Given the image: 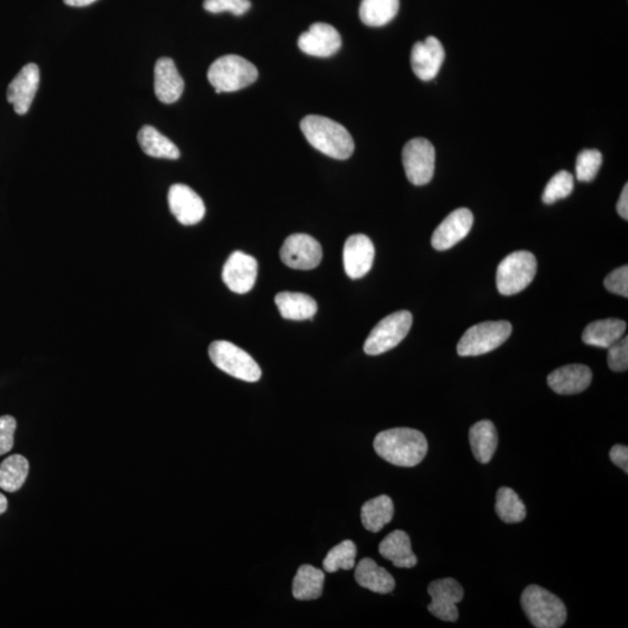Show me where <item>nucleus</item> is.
Returning <instances> with one entry per match:
<instances>
[{
    "label": "nucleus",
    "mask_w": 628,
    "mask_h": 628,
    "mask_svg": "<svg viewBox=\"0 0 628 628\" xmlns=\"http://www.w3.org/2000/svg\"><path fill=\"white\" fill-rule=\"evenodd\" d=\"M521 607L537 628H560L566 621V609L560 598L539 585H529L520 598Z\"/></svg>",
    "instance_id": "7ed1b4c3"
},
{
    "label": "nucleus",
    "mask_w": 628,
    "mask_h": 628,
    "mask_svg": "<svg viewBox=\"0 0 628 628\" xmlns=\"http://www.w3.org/2000/svg\"><path fill=\"white\" fill-rule=\"evenodd\" d=\"M357 549L353 541L346 540L329 550L322 566L325 572L336 573L338 570H350L355 566Z\"/></svg>",
    "instance_id": "2f4dec72"
},
{
    "label": "nucleus",
    "mask_w": 628,
    "mask_h": 628,
    "mask_svg": "<svg viewBox=\"0 0 628 628\" xmlns=\"http://www.w3.org/2000/svg\"><path fill=\"white\" fill-rule=\"evenodd\" d=\"M603 163L602 153L597 149L582 150L576 158V177L580 182H591L596 178Z\"/></svg>",
    "instance_id": "72a5a7b5"
},
{
    "label": "nucleus",
    "mask_w": 628,
    "mask_h": 628,
    "mask_svg": "<svg viewBox=\"0 0 628 628\" xmlns=\"http://www.w3.org/2000/svg\"><path fill=\"white\" fill-rule=\"evenodd\" d=\"M258 68L239 55L219 57L211 64L207 79L220 92H235L250 87L258 80Z\"/></svg>",
    "instance_id": "20e7f679"
},
{
    "label": "nucleus",
    "mask_w": 628,
    "mask_h": 628,
    "mask_svg": "<svg viewBox=\"0 0 628 628\" xmlns=\"http://www.w3.org/2000/svg\"><path fill=\"white\" fill-rule=\"evenodd\" d=\"M538 262L531 252L518 251L503 259L497 269L496 283L500 295H517L533 282Z\"/></svg>",
    "instance_id": "39448f33"
},
{
    "label": "nucleus",
    "mask_w": 628,
    "mask_h": 628,
    "mask_svg": "<svg viewBox=\"0 0 628 628\" xmlns=\"http://www.w3.org/2000/svg\"><path fill=\"white\" fill-rule=\"evenodd\" d=\"M16 422L11 415L0 417V456L14 448Z\"/></svg>",
    "instance_id": "4c0bfd02"
},
{
    "label": "nucleus",
    "mask_w": 628,
    "mask_h": 628,
    "mask_svg": "<svg viewBox=\"0 0 628 628\" xmlns=\"http://www.w3.org/2000/svg\"><path fill=\"white\" fill-rule=\"evenodd\" d=\"M403 166L407 179L414 186H425L432 181L435 170V149L423 138H412L403 148Z\"/></svg>",
    "instance_id": "1a4fd4ad"
},
{
    "label": "nucleus",
    "mask_w": 628,
    "mask_h": 628,
    "mask_svg": "<svg viewBox=\"0 0 628 628\" xmlns=\"http://www.w3.org/2000/svg\"><path fill=\"white\" fill-rule=\"evenodd\" d=\"M344 268L352 280L362 279L370 271L375 259L373 242L365 234H354L346 240L344 246Z\"/></svg>",
    "instance_id": "4468645a"
},
{
    "label": "nucleus",
    "mask_w": 628,
    "mask_h": 628,
    "mask_svg": "<svg viewBox=\"0 0 628 628\" xmlns=\"http://www.w3.org/2000/svg\"><path fill=\"white\" fill-rule=\"evenodd\" d=\"M604 285L607 291L615 295L628 297V267L615 269L605 277Z\"/></svg>",
    "instance_id": "e433bc0d"
},
{
    "label": "nucleus",
    "mask_w": 628,
    "mask_h": 628,
    "mask_svg": "<svg viewBox=\"0 0 628 628\" xmlns=\"http://www.w3.org/2000/svg\"><path fill=\"white\" fill-rule=\"evenodd\" d=\"M395 508L389 496L382 495L363 504L361 520L368 531L377 533L393 520Z\"/></svg>",
    "instance_id": "cd10ccee"
},
{
    "label": "nucleus",
    "mask_w": 628,
    "mask_h": 628,
    "mask_svg": "<svg viewBox=\"0 0 628 628\" xmlns=\"http://www.w3.org/2000/svg\"><path fill=\"white\" fill-rule=\"evenodd\" d=\"M355 580L362 588L376 594H390L395 582L389 572L369 557L363 558L355 569Z\"/></svg>",
    "instance_id": "4be33fe9"
},
{
    "label": "nucleus",
    "mask_w": 628,
    "mask_h": 628,
    "mask_svg": "<svg viewBox=\"0 0 628 628\" xmlns=\"http://www.w3.org/2000/svg\"><path fill=\"white\" fill-rule=\"evenodd\" d=\"M472 454L480 463L490 462L499 446V433L490 420L476 423L469 431Z\"/></svg>",
    "instance_id": "5701e85b"
},
{
    "label": "nucleus",
    "mask_w": 628,
    "mask_h": 628,
    "mask_svg": "<svg viewBox=\"0 0 628 628\" xmlns=\"http://www.w3.org/2000/svg\"><path fill=\"white\" fill-rule=\"evenodd\" d=\"M432 602L428 611L440 621L454 623L459 619L458 605L462 601L464 591L454 578H442L432 582L427 588Z\"/></svg>",
    "instance_id": "9d476101"
},
{
    "label": "nucleus",
    "mask_w": 628,
    "mask_h": 628,
    "mask_svg": "<svg viewBox=\"0 0 628 628\" xmlns=\"http://www.w3.org/2000/svg\"><path fill=\"white\" fill-rule=\"evenodd\" d=\"M399 0H362L360 19L370 27H381L397 15Z\"/></svg>",
    "instance_id": "c85d7f7f"
},
{
    "label": "nucleus",
    "mask_w": 628,
    "mask_h": 628,
    "mask_svg": "<svg viewBox=\"0 0 628 628\" xmlns=\"http://www.w3.org/2000/svg\"><path fill=\"white\" fill-rule=\"evenodd\" d=\"M496 512L504 523H521L526 518V507L512 489L500 488L496 496Z\"/></svg>",
    "instance_id": "7c9ffc66"
},
{
    "label": "nucleus",
    "mask_w": 628,
    "mask_h": 628,
    "mask_svg": "<svg viewBox=\"0 0 628 628\" xmlns=\"http://www.w3.org/2000/svg\"><path fill=\"white\" fill-rule=\"evenodd\" d=\"M610 459L619 468L623 469V471L628 472V448L623 446V444H615L611 448Z\"/></svg>",
    "instance_id": "58836bf2"
},
{
    "label": "nucleus",
    "mask_w": 628,
    "mask_h": 628,
    "mask_svg": "<svg viewBox=\"0 0 628 628\" xmlns=\"http://www.w3.org/2000/svg\"><path fill=\"white\" fill-rule=\"evenodd\" d=\"M342 46L340 33L326 23L311 24L309 31L300 36L299 47L305 54L329 57L337 54Z\"/></svg>",
    "instance_id": "2eb2a0df"
},
{
    "label": "nucleus",
    "mask_w": 628,
    "mask_h": 628,
    "mask_svg": "<svg viewBox=\"0 0 628 628\" xmlns=\"http://www.w3.org/2000/svg\"><path fill=\"white\" fill-rule=\"evenodd\" d=\"M275 303L281 316L287 320L312 319L318 309L312 297L300 292H281L276 295Z\"/></svg>",
    "instance_id": "393cba45"
},
{
    "label": "nucleus",
    "mask_w": 628,
    "mask_h": 628,
    "mask_svg": "<svg viewBox=\"0 0 628 628\" xmlns=\"http://www.w3.org/2000/svg\"><path fill=\"white\" fill-rule=\"evenodd\" d=\"M412 314L409 311H398L385 317L378 322L366 338L365 353L376 357L389 352L397 347L409 334L412 328Z\"/></svg>",
    "instance_id": "6e6552de"
},
{
    "label": "nucleus",
    "mask_w": 628,
    "mask_h": 628,
    "mask_svg": "<svg viewBox=\"0 0 628 628\" xmlns=\"http://www.w3.org/2000/svg\"><path fill=\"white\" fill-rule=\"evenodd\" d=\"M375 452L383 460L398 467H414L427 454L425 435L414 428L399 427L383 431L374 440Z\"/></svg>",
    "instance_id": "f257e3e1"
},
{
    "label": "nucleus",
    "mask_w": 628,
    "mask_h": 628,
    "mask_svg": "<svg viewBox=\"0 0 628 628\" xmlns=\"http://www.w3.org/2000/svg\"><path fill=\"white\" fill-rule=\"evenodd\" d=\"M258 271V261L243 252H234L224 266L223 281L231 291L244 295L254 288Z\"/></svg>",
    "instance_id": "f8f14e48"
},
{
    "label": "nucleus",
    "mask_w": 628,
    "mask_h": 628,
    "mask_svg": "<svg viewBox=\"0 0 628 628\" xmlns=\"http://www.w3.org/2000/svg\"><path fill=\"white\" fill-rule=\"evenodd\" d=\"M593 381V371L585 365L561 366L547 378L550 389L558 395H576L588 389Z\"/></svg>",
    "instance_id": "aec40b11"
},
{
    "label": "nucleus",
    "mask_w": 628,
    "mask_h": 628,
    "mask_svg": "<svg viewBox=\"0 0 628 628\" xmlns=\"http://www.w3.org/2000/svg\"><path fill=\"white\" fill-rule=\"evenodd\" d=\"M325 574L309 565L301 566L292 583L293 597L299 601H313L321 596Z\"/></svg>",
    "instance_id": "bb28decb"
},
{
    "label": "nucleus",
    "mask_w": 628,
    "mask_h": 628,
    "mask_svg": "<svg viewBox=\"0 0 628 628\" xmlns=\"http://www.w3.org/2000/svg\"><path fill=\"white\" fill-rule=\"evenodd\" d=\"M574 176L568 171H558L545 187L542 195V202L545 204H554L561 199H565L573 193Z\"/></svg>",
    "instance_id": "473e14b6"
},
{
    "label": "nucleus",
    "mask_w": 628,
    "mask_h": 628,
    "mask_svg": "<svg viewBox=\"0 0 628 628\" xmlns=\"http://www.w3.org/2000/svg\"><path fill=\"white\" fill-rule=\"evenodd\" d=\"M68 6L72 7H84L91 5V4L97 2V0H63Z\"/></svg>",
    "instance_id": "a19ab883"
},
{
    "label": "nucleus",
    "mask_w": 628,
    "mask_h": 628,
    "mask_svg": "<svg viewBox=\"0 0 628 628\" xmlns=\"http://www.w3.org/2000/svg\"><path fill=\"white\" fill-rule=\"evenodd\" d=\"M512 333L509 321H485L472 326L458 345L460 357H480L499 348Z\"/></svg>",
    "instance_id": "423d86ee"
},
{
    "label": "nucleus",
    "mask_w": 628,
    "mask_h": 628,
    "mask_svg": "<svg viewBox=\"0 0 628 628\" xmlns=\"http://www.w3.org/2000/svg\"><path fill=\"white\" fill-rule=\"evenodd\" d=\"M40 84L38 65L28 63L20 71L7 89L8 103L14 105V111L24 116L31 109Z\"/></svg>",
    "instance_id": "a211bd4d"
},
{
    "label": "nucleus",
    "mask_w": 628,
    "mask_h": 628,
    "mask_svg": "<svg viewBox=\"0 0 628 628\" xmlns=\"http://www.w3.org/2000/svg\"><path fill=\"white\" fill-rule=\"evenodd\" d=\"M300 129L313 148L329 157L347 160L354 153V140L348 130L328 117L309 114L301 120Z\"/></svg>",
    "instance_id": "f03ea898"
},
{
    "label": "nucleus",
    "mask_w": 628,
    "mask_h": 628,
    "mask_svg": "<svg viewBox=\"0 0 628 628\" xmlns=\"http://www.w3.org/2000/svg\"><path fill=\"white\" fill-rule=\"evenodd\" d=\"M609 354H607V363L611 370L626 371L628 368V338L623 337L613 346H610Z\"/></svg>",
    "instance_id": "c9c22d12"
},
{
    "label": "nucleus",
    "mask_w": 628,
    "mask_h": 628,
    "mask_svg": "<svg viewBox=\"0 0 628 628\" xmlns=\"http://www.w3.org/2000/svg\"><path fill=\"white\" fill-rule=\"evenodd\" d=\"M168 204L171 214L182 225H195L205 217L206 209L203 199L186 185H174L170 187Z\"/></svg>",
    "instance_id": "ddd939ff"
},
{
    "label": "nucleus",
    "mask_w": 628,
    "mask_h": 628,
    "mask_svg": "<svg viewBox=\"0 0 628 628\" xmlns=\"http://www.w3.org/2000/svg\"><path fill=\"white\" fill-rule=\"evenodd\" d=\"M446 57L444 48L434 36L415 43L411 52V65L415 76L422 81L434 80Z\"/></svg>",
    "instance_id": "f3484780"
},
{
    "label": "nucleus",
    "mask_w": 628,
    "mask_h": 628,
    "mask_svg": "<svg viewBox=\"0 0 628 628\" xmlns=\"http://www.w3.org/2000/svg\"><path fill=\"white\" fill-rule=\"evenodd\" d=\"M138 141L141 149L148 157L167 158V160H177L181 157L176 145L153 126H144L138 134Z\"/></svg>",
    "instance_id": "a878e982"
},
{
    "label": "nucleus",
    "mask_w": 628,
    "mask_h": 628,
    "mask_svg": "<svg viewBox=\"0 0 628 628\" xmlns=\"http://www.w3.org/2000/svg\"><path fill=\"white\" fill-rule=\"evenodd\" d=\"M30 463L23 455H12L0 464V489L6 492H15L26 482Z\"/></svg>",
    "instance_id": "c756f323"
},
{
    "label": "nucleus",
    "mask_w": 628,
    "mask_h": 628,
    "mask_svg": "<svg viewBox=\"0 0 628 628\" xmlns=\"http://www.w3.org/2000/svg\"><path fill=\"white\" fill-rule=\"evenodd\" d=\"M154 89L158 100L165 104L175 103L185 91V81L169 57H161L155 64Z\"/></svg>",
    "instance_id": "6ab92c4d"
},
{
    "label": "nucleus",
    "mask_w": 628,
    "mask_h": 628,
    "mask_svg": "<svg viewBox=\"0 0 628 628\" xmlns=\"http://www.w3.org/2000/svg\"><path fill=\"white\" fill-rule=\"evenodd\" d=\"M474 215L468 209L452 211L443 219L432 236V246L436 251H447L462 242L471 232Z\"/></svg>",
    "instance_id": "dca6fc26"
},
{
    "label": "nucleus",
    "mask_w": 628,
    "mask_h": 628,
    "mask_svg": "<svg viewBox=\"0 0 628 628\" xmlns=\"http://www.w3.org/2000/svg\"><path fill=\"white\" fill-rule=\"evenodd\" d=\"M617 211L623 219H628V186H623L621 198L617 204Z\"/></svg>",
    "instance_id": "ea45409f"
},
{
    "label": "nucleus",
    "mask_w": 628,
    "mask_h": 628,
    "mask_svg": "<svg viewBox=\"0 0 628 628\" xmlns=\"http://www.w3.org/2000/svg\"><path fill=\"white\" fill-rule=\"evenodd\" d=\"M626 332V322L621 319L597 320L586 326L583 332V342L586 345L609 348L623 337Z\"/></svg>",
    "instance_id": "b1692460"
},
{
    "label": "nucleus",
    "mask_w": 628,
    "mask_h": 628,
    "mask_svg": "<svg viewBox=\"0 0 628 628\" xmlns=\"http://www.w3.org/2000/svg\"><path fill=\"white\" fill-rule=\"evenodd\" d=\"M285 266L299 271H311L319 266L322 248L316 239L308 234H292L285 240L280 252Z\"/></svg>",
    "instance_id": "9b49d317"
},
{
    "label": "nucleus",
    "mask_w": 628,
    "mask_h": 628,
    "mask_svg": "<svg viewBox=\"0 0 628 628\" xmlns=\"http://www.w3.org/2000/svg\"><path fill=\"white\" fill-rule=\"evenodd\" d=\"M379 554L393 562L397 568H414L417 557L412 552L410 537L407 533L395 529L386 536L378 546Z\"/></svg>",
    "instance_id": "412c9836"
},
{
    "label": "nucleus",
    "mask_w": 628,
    "mask_h": 628,
    "mask_svg": "<svg viewBox=\"0 0 628 628\" xmlns=\"http://www.w3.org/2000/svg\"><path fill=\"white\" fill-rule=\"evenodd\" d=\"M204 8L210 14L231 12L234 15H243L251 10V0H204Z\"/></svg>",
    "instance_id": "f704fd0d"
},
{
    "label": "nucleus",
    "mask_w": 628,
    "mask_h": 628,
    "mask_svg": "<svg viewBox=\"0 0 628 628\" xmlns=\"http://www.w3.org/2000/svg\"><path fill=\"white\" fill-rule=\"evenodd\" d=\"M7 509V499L3 493H0V515H3Z\"/></svg>",
    "instance_id": "79ce46f5"
},
{
    "label": "nucleus",
    "mask_w": 628,
    "mask_h": 628,
    "mask_svg": "<svg viewBox=\"0 0 628 628\" xmlns=\"http://www.w3.org/2000/svg\"><path fill=\"white\" fill-rule=\"evenodd\" d=\"M211 361L224 373L231 375L244 382H258L261 378V368L251 357L240 347L230 341L218 340L212 342L209 348Z\"/></svg>",
    "instance_id": "0eeeda50"
}]
</instances>
